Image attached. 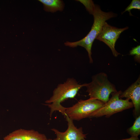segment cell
I'll return each instance as SVG.
<instances>
[{
  "mask_svg": "<svg viewBox=\"0 0 140 140\" xmlns=\"http://www.w3.org/2000/svg\"><path fill=\"white\" fill-rule=\"evenodd\" d=\"M82 3L85 6L89 13L93 15L94 10L95 4L92 0H77Z\"/></svg>",
  "mask_w": 140,
  "mask_h": 140,
  "instance_id": "13",
  "label": "cell"
},
{
  "mask_svg": "<svg viewBox=\"0 0 140 140\" xmlns=\"http://www.w3.org/2000/svg\"><path fill=\"white\" fill-rule=\"evenodd\" d=\"M122 92L120 90L112 93L111 97L103 106L94 112L89 118H98L105 116L109 118L116 113L134 107L133 104L130 99L123 100L119 96Z\"/></svg>",
  "mask_w": 140,
  "mask_h": 140,
  "instance_id": "5",
  "label": "cell"
},
{
  "mask_svg": "<svg viewBox=\"0 0 140 140\" xmlns=\"http://www.w3.org/2000/svg\"><path fill=\"white\" fill-rule=\"evenodd\" d=\"M48 140H53V139H49Z\"/></svg>",
  "mask_w": 140,
  "mask_h": 140,
  "instance_id": "17",
  "label": "cell"
},
{
  "mask_svg": "<svg viewBox=\"0 0 140 140\" xmlns=\"http://www.w3.org/2000/svg\"><path fill=\"white\" fill-rule=\"evenodd\" d=\"M129 55H134V59L135 61L140 62V45H139L132 48L130 51Z\"/></svg>",
  "mask_w": 140,
  "mask_h": 140,
  "instance_id": "14",
  "label": "cell"
},
{
  "mask_svg": "<svg viewBox=\"0 0 140 140\" xmlns=\"http://www.w3.org/2000/svg\"><path fill=\"white\" fill-rule=\"evenodd\" d=\"M94 21L91 29L85 37L80 40L74 42L66 41L65 45L70 47H75L80 46L85 48L87 52L89 62L92 63L93 61L92 57V47L93 43L100 32L104 23L107 20L117 16V15L112 12H106L103 11L100 6L95 5L92 15Z\"/></svg>",
  "mask_w": 140,
  "mask_h": 140,
  "instance_id": "1",
  "label": "cell"
},
{
  "mask_svg": "<svg viewBox=\"0 0 140 140\" xmlns=\"http://www.w3.org/2000/svg\"><path fill=\"white\" fill-rule=\"evenodd\" d=\"M15 131L23 140H48L45 135L33 130L19 129Z\"/></svg>",
  "mask_w": 140,
  "mask_h": 140,
  "instance_id": "9",
  "label": "cell"
},
{
  "mask_svg": "<svg viewBox=\"0 0 140 140\" xmlns=\"http://www.w3.org/2000/svg\"><path fill=\"white\" fill-rule=\"evenodd\" d=\"M67 122L68 128L64 132L53 128L51 130L56 135V138L53 140H86L87 134H84L81 127L77 128L74 125L73 120L67 116L65 117Z\"/></svg>",
  "mask_w": 140,
  "mask_h": 140,
  "instance_id": "7",
  "label": "cell"
},
{
  "mask_svg": "<svg viewBox=\"0 0 140 140\" xmlns=\"http://www.w3.org/2000/svg\"><path fill=\"white\" fill-rule=\"evenodd\" d=\"M127 132L131 136L138 137L140 135V115L136 118L132 125L127 129Z\"/></svg>",
  "mask_w": 140,
  "mask_h": 140,
  "instance_id": "11",
  "label": "cell"
},
{
  "mask_svg": "<svg viewBox=\"0 0 140 140\" xmlns=\"http://www.w3.org/2000/svg\"><path fill=\"white\" fill-rule=\"evenodd\" d=\"M87 83L80 84L73 78H68L64 83L59 84L54 90L50 99L46 101L50 109V116L55 111H58L65 116V108L61 103L69 98H74L82 87H86Z\"/></svg>",
  "mask_w": 140,
  "mask_h": 140,
  "instance_id": "2",
  "label": "cell"
},
{
  "mask_svg": "<svg viewBox=\"0 0 140 140\" xmlns=\"http://www.w3.org/2000/svg\"><path fill=\"white\" fill-rule=\"evenodd\" d=\"M43 4L44 10L47 12H54L62 11L64 8L63 1L60 0H39Z\"/></svg>",
  "mask_w": 140,
  "mask_h": 140,
  "instance_id": "10",
  "label": "cell"
},
{
  "mask_svg": "<svg viewBox=\"0 0 140 140\" xmlns=\"http://www.w3.org/2000/svg\"><path fill=\"white\" fill-rule=\"evenodd\" d=\"M128 28V26L118 28L110 25L106 22L96 39L106 44L111 50L113 55L116 57L120 54L115 49V43L120 34Z\"/></svg>",
  "mask_w": 140,
  "mask_h": 140,
  "instance_id": "6",
  "label": "cell"
},
{
  "mask_svg": "<svg viewBox=\"0 0 140 140\" xmlns=\"http://www.w3.org/2000/svg\"><path fill=\"white\" fill-rule=\"evenodd\" d=\"M105 103L95 99L80 100L72 106L65 108V117L67 116L73 120L79 121L89 118L95 111L102 107Z\"/></svg>",
  "mask_w": 140,
  "mask_h": 140,
  "instance_id": "4",
  "label": "cell"
},
{
  "mask_svg": "<svg viewBox=\"0 0 140 140\" xmlns=\"http://www.w3.org/2000/svg\"><path fill=\"white\" fill-rule=\"evenodd\" d=\"M4 140H23L15 131L4 137Z\"/></svg>",
  "mask_w": 140,
  "mask_h": 140,
  "instance_id": "15",
  "label": "cell"
},
{
  "mask_svg": "<svg viewBox=\"0 0 140 140\" xmlns=\"http://www.w3.org/2000/svg\"><path fill=\"white\" fill-rule=\"evenodd\" d=\"M133 9L140 10V1L139 0H132L131 3L125 9V10L123 11L122 14L126 11H128L129 12L130 16L133 15L131 12V11Z\"/></svg>",
  "mask_w": 140,
  "mask_h": 140,
  "instance_id": "12",
  "label": "cell"
},
{
  "mask_svg": "<svg viewBox=\"0 0 140 140\" xmlns=\"http://www.w3.org/2000/svg\"><path fill=\"white\" fill-rule=\"evenodd\" d=\"M125 97L131 100L134 109L133 115L136 118L140 114V78L131 85L119 96L120 98Z\"/></svg>",
  "mask_w": 140,
  "mask_h": 140,
  "instance_id": "8",
  "label": "cell"
},
{
  "mask_svg": "<svg viewBox=\"0 0 140 140\" xmlns=\"http://www.w3.org/2000/svg\"><path fill=\"white\" fill-rule=\"evenodd\" d=\"M92 81L87 83L86 92L89 98L100 100L104 103L109 100L111 93L117 92L115 86L108 80L107 74L101 72L93 76Z\"/></svg>",
  "mask_w": 140,
  "mask_h": 140,
  "instance_id": "3",
  "label": "cell"
},
{
  "mask_svg": "<svg viewBox=\"0 0 140 140\" xmlns=\"http://www.w3.org/2000/svg\"><path fill=\"white\" fill-rule=\"evenodd\" d=\"M120 140H140L138 137H135L131 136L130 138L123 139Z\"/></svg>",
  "mask_w": 140,
  "mask_h": 140,
  "instance_id": "16",
  "label": "cell"
}]
</instances>
